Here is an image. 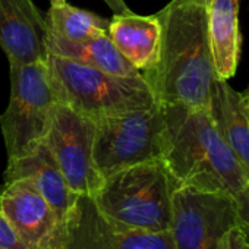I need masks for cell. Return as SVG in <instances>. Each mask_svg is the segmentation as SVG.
Masks as SVG:
<instances>
[{"label": "cell", "mask_w": 249, "mask_h": 249, "mask_svg": "<svg viewBox=\"0 0 249 249\" xmlns=\"http://www.w3.org/2000/svg\"><path fill=\"white\" fill-rule=\"evenodd\" d=\"M94 137L92 119L57 103L44 142L76 195L94 196L104 180L94 163Z\"/></svg>", "instance_id": "8"}, {"label": "cell", "mask_w": 249, "mask_h": 249, "mask_svg": "<svg viewBox=\"0 0 249 249\" xmlns=\"http://www.w3.org/2000/svg\"><path fill=\"white\" fill-rule=\"evenodd\" d=\"M163 160L135 164L104 178L92 196L110 218L137 230H170L172 196L176 189Z\"/></svg>", "instance_id": "3"}, {"label": "cell", "mask_w": 249, "mask_h": 249, "mask_svg": "<svg viewBox=\"0 0 249 249\" xmlns=\"http://www.w3.org/2000/svg\"><path fill=\"white\" fill-rule=\"evenodd\" d=\"M104 2L108 5V8L114 12V14H126L131 9L126 6V3L123 0H104Z\"/></svg>", "instance_id": "20"}, {"label": "cell", "mask_w": 249, "mask_h": 249, "mask_svg": "<svg viewBox=\"0 0 249 249\" xmlns=\"http://www.w3.org/2000/svg\"><path fill=\"white\" fill-rule=\"evenodd\" d=\"M166 132L163 163L176 186L229 194L249 189V170L215 129L207 108L163 106Z\"/></svg>", "instance_id": "2"}, {"label": "cell", "mask_w": 249, "mask_h": 249, "mask_svg": "<svg viewBox=\"0 0 249 249\" xmlns=\"http://www.w3.org/2000/svg\"><path fill=\"white\" fill-rule=\"evenodd\" d=\"M207 30L217 79L234 76L242 47L239 30V0H208Z\"/></svg>", "instance_id": "15"}, {"label": "cell", "mask_w": 249, "mask_h": 249, "mask_svg": "<svg viewBox=\"0 0 249 249\" xmlns=\"http://www.w3.org/2000/svg\"><path fill=\"white\" fill-rule=\"evenodd\" d=\"M49 54L71 59L81 65L100 69L103 72L119 76H138L141 72L135 69L120 52L116 49L108 34L84 40L69 41L49 33L47 36Z\"/></svg>", "instance_id": "16"}, {"label": "cell", "mask_w": 249, "mask_h": 249, "mask_svg": "<svg viewBox=\"0 0 249 249\" xmlns=\"http://www.w3.org/2000/svg\"><path fill=\"white\" fill-rule=\"evenodd\" d=\"M218 249H249V242L245 239L239 227H236L223 236Z\"/></svg>", "instance_id": "19"}, {"label": "cell", "mask_w": 249, "mask_h": 249, "mask_svg": "<svg viewBox=\"0 0 249 249\" xmlns=\"http://www.w3.org/2000/svg\"><path fill=\"white\" fill-rule=\"evenodd\" d=\"M107 34L120 54L141 73L157 63L161 44V24L157 14L147 17L131 11L114 14L108 21Z\"/></svg>", "instance_id": "13"}, {"label": "cell", "mask_w": 249, "mask_h": 249, "mask_svg": "<svg viewBox=\"0 0 249 249\" xmlns=\"http://www.w3.org/2000/svg\"><path fill=\"white\" fill-rule=\"evenodd\" d=\"M207 110L221 138L249 170V88L239 92L227 81L215 79Z\"/></svg>", "instance_id": "14"}, {"label": "cell", "mask_w": 249, "mask_h": 249, "mask_svg": "<svg viewBox=\"0 0 249 249\" xmlns=\"http://www.w3.org/2000/svg\"><path fill=\"white\" fill-rule=\"evenodd\" d=\"M49 28L33 0H0V47L9 63L47 62Z\"/></svg>", "instance_id": "11"}, {"label": "cell", "mask_w": 249, "mask_h": 249, "mask_svg": "<svg viewBox=\"0 0 249 249\" xmlns=\"http://www.w3.org/2000/svg\"><path fill=\"white\" fill-rule=\"evenodd\" d=\"M19 179L30 180L56 210L60 218L63 221L66 220V215L75 202L76 194L71 191L46 142H41L25 156L8 159L5 183Z\"/></svg>", "instance_id": "12"}, {"label": "cell", "mask_w": 249, "mask_h": 249, "mask_svg": "<svg viewBox=\"0 0 249 249\" xmlns=\"http://www.w3.org/2000/svg\"><path fill=\"white\" fill-rule=\"evenodd\" d=\"M0 214L30 249H62L65 221L30 180L5 183Z\"/></svg>", "instance_id": "10"}, {"label": "cell", "mask_w": 249, "mask_h": 249, "mask_svg": "<svg viewBox=\"0 0 249 249\" xmlns=\"http://www.w3.org/2000/svg\"><path fill=\"white\" fill-rule=\"evenodd\" d=\"M239 230L242 231V234L245 236V239L249 242V213L240 215V224H239Z\"/></svg>", "instance_id": "22"}, {"label": "cell", "mask_w": 249, "mask_h": 249, "mask_svg": "<svg viewBox=\"0 0 249 249\" xmlns=\"http://www.w3.org/2000/svg\"><path fill=\"white\" fill-rule=\"evenodd\" d=\"M94 163L107 178L135 164L161 160L166 117L161 103L94 120Z\"/></svg>", "instance_id": "5"}, {"label": "cell", "mask_w": 249, "mask_h": 249, "mask_svg": "<svg viewBox=\"0 0 249 249\" xmlns=\"http://www.w3.org/2000/svg\"><path fill=\"white\" fill-rule=\"evenodd\" d=\"M208 0H172L157 17L161 44L157 63L141 75L163 106L208 108L217 79L207 30Z\"/></svg>", "instance_id": "1"}, {"label": "cell", "mask_w": 249, "mask_h": 249, "mask_svg": "<svg viewBox=\"0 0 249 249\" xmlns=\"http://www.w3.org/2000/svg\"><path fill=\"white\" fill-rule=\"evenodd\" d=\"M66 0H50V6H53V5H59V3H65Z\"/></svg>", "instance_id": "23"}, {"label": "cell", "mask_w": 249, "mask_h": 249, "mask_svg": "<svg viewBox=\"0 0 249 249\" xmlns=\"http://www.w3.org/2000/svg\"><path fill=\"white\" fill-rule=\"evenodd\" d=\"M11 100L0 116V129L8 159L28 154L44 142L57 98L52 87L47 62L9 63Z\"/></svg>", "instance_id": "6"}, {"label": "cell", "mask_w": 249, "mask_h": 249, "mask_svg": "<svg viewBox=\"0 0 249 249\" xmlns=\"http://www.w3.org/2000/svg\"><path fill=\"white\" fill-rule=\"evenodd\" d=\"M46 22L50 34L69 41H84L107 36L108 31V19L71 6L66 2L50 6Z\"/></svg>", "instance_id": "17"}, {"label": "cell", "mask_w": 249, "mask_h": 249, "mask_svg": "<svg viewBox=\"0 0 249 249\" xmlns=\"http://www.w3.org/2000/svg\"><path fill=\"white\" fill-rule=\"evenodd\" d=\"M62 249H176L172 231L150 233L106 215L89 195H76L65 220Z\"/></svg>", "instance_id": "9"}, {"label": "cell", "mask_w": 249, "mask_h": 249, "mask_svg": "<svg viewBox=\"0 0 249 249\" xmlns=\"http://www.w3.org/2000/svg\"><path fill=\"white\" fill-rule=\"evenodd\" d=\"M237 204H239V215L249 213V189L237 199Z\"/></svg>", "instance_id": "21"}, {"label": "cell", "mask_w": 249, "mask_h": 249, "mask_svg": "<svg viewBox=\"0 0 249 249\" xmlns=\"http://www.w3.org/2000/svg\"><path fill=\"white\" fill-rule=\"evenodd\" d=\"M239 224L234 196L188 186L175 189L170 231L176 249H218L223 236Z\"/></svg>", "instance_id": "7"}, {"label": "cell", "mask_w": 249, "mask_h": 249, "mask_svg": "<svg viewBox=\"0 0 249 249\" xmlns=\"http://www.w3.org/2000/svg\"><path fill=\"white\" fill-rule=\"evenodd\" d=\"M0 249H30L0 214Z\"/></svg>", "instance_id": "18"}, {"label": "cell", "mask_w": 249, "mask_h": 249, "mask_svg": "<svg viewBox=\"0 0 249 249\" xmlns=\"http://www.w3.org/2000/svg\"><path fill=\"white\" fill-rule=\"evenodd\" d=\"M47 68L57 103L92 120L157 103L142 75H111L54 54Z\"/></svg>", "instance_id": "4"}]
</instances>
